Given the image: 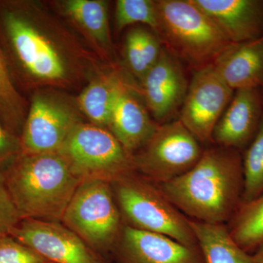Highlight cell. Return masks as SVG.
Listing matches in <instances>:
<instances>
[{
    "label": "cell",
    "mask_w": 263,
    "mask_h": 263,
    "mask_svg": "<svg viewBox=\"0 0 263 263\" xmlns=\"http://www.w3.org/2000/svg\"><path fill=\"white\" fill-rule=\"evenodd\" d=\"M10 235L52 263H106L61 222L22 219Z\"/></svg>",
    "instance_id": "cell-11"
},
{
    "label": "cell",
    "mask_w": 263,
    "mask_h": 263,
    "mask_svg": "<svg viewBox=\"0 0 263 263\" xmlns=\"http://www.w3.org/2000/svg\"><path fill=\"white\" fill-rule=\"evenodd\" d=\"M22 219L8 192L3 170L0 167V237L10 235Z\"/></svg>",
    "instance_id": "cell-27"
},
{
    "label": "cell",
    "mask_w": 263,
    "mask_h": 263,
    "mask_svg": "<svg viewBox=\"0 0 263 263\" xmlns=\"http://www.w3.org/2000/svg\"><path fill=\"white\" fill-rule=\"evenodd\" d=\"M162 49L158 36L146 29H132L126 36V62L129 70L140 81L158 61Z\"/></svg>",
    "instance_id": "cell-23"
},
{
    "label": "cell",
    "mask_w": 263,
    "mask_h": 263,
    "mask_svg": "<svg viewBox=\"0 0 263 263\" xmlns=\"http://www.w3.org/2000/svg\"><path fill=\"white\" fill-rule=\"evenodd\" d=\"M22 152L20 138L10 133L0 119V167L8 163Z\"/></svg>",
    "instance_id": "cell-28"
},
{
    "label": "cell",
    "mask_w": 263,
    "mask_h": 263,
    "mask_svg": "<svg viewBox=\"0 0 263 263\" xmlns=\"http://www.w3.org/2000/svg\"><path fill=\"white\" fill-rule=\"evenodd\" d=\"M234 92L221 80L212 65L195 71L179 120L200 143H212L214 128Z\"/></svg>",
    "instance_id": "cell-10"
},
{
    "label": "cell",
    "mask_w": 263,
    "mask_h": 263,
    "mask_svg": "<svg viewBox=\"0 0 263 263\" xmlns=\"http://www.w3.org/2000/svg\"><path fill=\"white\" fill-rule=\"evenodd\" d=\"M262 116L263 95L260 89L235 91L214 128L212 143L243 153L257 135Z\"/></svg>",
    "instance_id": "cell-14"
},
{
    "label": "cell",
    "mask_w": 263,
    "mask_h": 263,
    "mask_svg": "<svg viewBox=\"0 0 263 263\" xmlns=\"http://www.w3.org/2000/svg\"><path fill=\"white\" fill-rule=\"evenodd\" d=\"M204 148L181 121L159 124L148 141L133 154L135 169L161 184L184 174L197 164Z\"/></svg>",
    "instance_id": "cell-8"
},
{
    "label": "cell",
    "mask_w": 263,
    "mask_h": 263,
    "mask_svg": "<svg viewBox=\"0 0 263 263\" xmlns=\"http://www.w3.org/2000/svg\"><path fill=\"white\" fill-rule=\"evenodd\" d=\"M110 185L124 226L198 247L188 218L170 201L157 183L134 171L114 179Z\"/></svg>",
    "instance_id": "cell-5"
},
{
    "label": "cell",
    "mask_w": 263,
    "mask_h": 263,
    "mask_svg": "<svg viewBox=\"0 0 263 263\" xmlns=\"http://www.w3.org/2000/svg\"><path fill=\"white\" fill-rule=\"evenodd\" d=\"M28 109L15 86L9 63L0 47V119L5 127L19 138Z\"/></svg>",
    "instance_id": "cell-22"
},
{
    "label": "cell",
    "mask_w": 263,
    "mask_h": 263,
    "mask_svg": "<svg viewBox=\"0 0 263 263\" xmlns=\"http://www.w3.org/2000/svg\"><path fill=\"white\" fill-rule=\"evenodd\" d=\"M157 185L189 219L227 224L242 202V154L227 147H209L193 168Z\"/></svg>",
    "instance_id": "cell-2"
},
{
    "label": "cell",
    "mask_w": 263,
    "mask_h": 263,
    "mask_svg": "<svg viewBox=\"0 0 263 263\" xmlns=\"http://www.w3.org/2000/svg\"><path fill=\"white\" fill-rule=\"evenodd\" d=\"M112 254L120 263H204L199 247L124 224Z\"/></svg>",
    "instance_id": "cell-12"
},
{
    "label": "cell",
    "mask_w": 263,
    "mask_h": 263,
    "mask_svg": "<svg viewBox=\"0 0 263 263\" xmlns=\"http://www.w3.org/2000/svg\"><path fill=\"white\" fill-rule=\"evenodd\" d=\"M58 153L76 176L111 182L134 172L133 155L107 128L81 122L67 137Z\"/></svg>",
    "instance_id": "cell-7"
},
{
    "label": "cell",
    "mask_w": 263,
    "mask_h": 263,
    "mask_svg": "<svg viewBox=\"0 0 263 263\" xmlns=\"http://www.w3.org/2000/svg\"><path fill=\"white\" fill-rule=\"evenodd\" d=\"M189 222L195 233L204 263H257L253 254L235 243L226 224H210L190 219Z\"/></svg>",
    "instance_id": "cell-20"
},
{
    "label": "cell",
    "mask_w": 263,
    "mask_h": 263,
    "mask_svg": "<svg viewBox=\"0 0 263 263\" xmlns=\"http://www.w3.org/2000/svg\"><path fill=\"white\" fill-rule=\"evenodd\" d=\"M233 91L263 87V39L233 44L212 64Z\"/></svg>",
    "instance_id": "cell-16"
},
{
    "label": "cell",
    "mask_w": 263,
    "mask_h": 263,
    "mask_svg": "<svg viewBox=\"0 0 263 263\" xmlns=\"http://www.w3.org/2000/svg\"><path fill=\"white\" fill-rule=\"evenodd\" d=\"M0 30L10 57L29 85L76 87L95 77L92 54L41 4L0 5Z\"/></svg>",
    "instance_id": "cell-1"
},
{
    "label": "cell",
    "mask_w": 263,
    "mask_h": 263,
    "mask_svg": "<svg viewBox=\"0 0 263 263\" xmlns=\"http://www.w3.org/2000/svg\"><path fill=\"white\" fill-rule=\"evenodd\" d=\"M243 193L242 202L252 201L263 194V116L253 141L242 153Z\"/></svg>",
    "instance_id": "cell-24"
},
{
    "label": "cell",
    "mask_w": 263,
    "mask_h": 263,
    "mask_svg": "<svg viewBox=\"0 0 263 263\" xmlns=\"http://www.w3.org/2000/svg\"><path fill=\"white\" fill-rule=\"evenodd\" d=\"M158 125L127 85L112 110L108 126L110 133L133 155L148 141Z\"/></svg>",
    "instance_id": "cell-17"
},
{
    "label": "cell",
    "mask_w": 263,
    "mask_h": 263,
    "mask_svg": "<svg viewBox=\"0 0 263 263\" xmlns=\"http://www.w3.org/2000/svg\"><path fill=\"white\" fill-rule=\"evenodd\" d=\"M253 256L257 263H263V245L257 249L253 254Z\"/></svg>",
    "instance_id": "cell-29"
},
{
    "label": "cell",
    "mask_w": 263,
    "mask_h": 263,
    "mask_svg": "<svg viewBox=\"0 0 263 263\" xmlns=\"http://www.w3.org/2000/svg\"><path fill=\"white\" fill-rule=\"evenodd\" d=\"M141 82L147 108L158 122L165 123L182 106L187 82L179 60L165 48Z\"/></svg>",
    "instance_id": "cell-13"
},
{
    "label": "cell",
    "mask_w": 263,
    "mask_h": 263,
    "mask_svg": "<svg viewBox=\"0 0 263 263\" xmlns=\"http://www.w3.org/2000/svg\"><path fill=\"white\" fill-rule=\"evenodd\" d=\"M76 103L48 90L33 95L20 140L22 152H58L81 121Z\"/></svg>",
    "instance_id": "cell-9"
},
{
    "label": "cell",
    "mask_w": 263,
    "mask_h": 263,
    "mask_svg": "<svg viewBox=\"0 0 263 263\" xmlns=\"http://www.w3.org/2000/svg\"><path fill=\"white\" fill-rule=\"evenodd\" d=\"M157 36L165 49L196 70L212 65L233 43L192 0H159Z\"/></svg>",
    "instance_id": "cell-4"
},
{
    "label": "cell",
    "mask_w": 263,
    "mask_h": 263,
    "mask_svg": "<svg viewBox=\"0 0 263 263\" xmlns=\"http://www.w3.org/2000/svg\"><path fill=\"white\" fill-rule=\"evenodd\" d=\"M148 25L157 32L158 26L156 1L119 0L116 3L115 27L121 31L134 24Z\"/></svg>",
    "instance_id": "cell-25"
},
{
    "label": "cell",
    "mask_w": 263,
    "mask_h": 263,
    "mask_svg": "<svg viewBox=\"0 0 263 263\" xmlns=\"http://www.w3.org/2000/svg\"><path fill=\"white\" fill-rule=\"evenodd\" d=\"M127 85L117 72H100L76 98L79 111L91 124L108 129L114 105Z\"/></svg>",
    "instance_id": "cell-19"
},
{
    "label": "cell",
    "mask_w": 263,
    "mask_h": 263,
    "mask_svg": "<svg viewBox=\"0 0 263 263\" xmlns=\"http://www.w3.org/2000/svg\"><path fill=\"white\" fill-rule=\"evenodd\" d=\"M233 44L263 37V0H192Z\"/></svg>",
    "instance_id": "cell-15"
},
{
    "label": "cell",
    "mask_w": 263,
    "mask_h": 263,
    "mask_svg": "<svg viewBox=\"0 0 263 263\" xmlns=\"http://www.w3.org/2000/svg\"><path fill=\"white\" fill-rule=\"evenodd\" d=\"M61 223L102 257L113 253L124 223L110 182L81 181Z\"/></svg>",
    "instance_id": "cell-6"
},
{
    "label": "cell",
    "mask_w": 263,
    "mask_h": 263,
    "mask_svg": "<svg viewBox=\"0 0 263 263\" xmlns=\"http://www.w3.org/2000/svg\"><path fill=\"white\" fill-rule=\"evenodd\" d=\"M1 168L22 219L62 222L81 182L58 152H22Z\"/></svg>",
    "instance_id": "cell-3"
},
{
    "label": "cell",
    "mask_w": 263,
    "mask_h": 263,
    "mask_svg": "<svg viewBox=\"0 0 263 263\" xmlns=\"http://www.w3.org/2000/svg\"><path fill=\"white\" fill-rule=\"evenodd\" d=\"M0 263H52L10 235L0 237Z\"/></svg>",
    "instance_id": "cell-26"
},
{
    "label": "cell",
    "mask_w": 263,
    "mask_h": 263,
    "mask_svg": "<svg viewBox=\"0 0 263 263\" xmlns=\"http://www.w3.org/2000/svg\"><path fill=\"white\" fill-rule=\"evenodd\" d=\"M262 39H263V37H262Z\"/></svg>",
    "instance_id": "cell-30"
},
{
    "label": "cell",
    "mask_w": 263,
    "mask_h": 263,
    "mask_svg": "<svg viewBox=\"0 0 263 263\" xmlns=\"http://www.w3.org/2000/svg\"><path fill=\"white\" fill-rule=\"evenodd\" d=\"M226 226L235 243L253 254L263 245V194L252 201L241 202Z\"/></svg>",
    "instance_id": "cell-21"
},
{
    "label": "cell",
    "mask_w": 263,
    "mask_h": 263,
    "mask_svg": "<svg viewBox=\"0 0 263 263\" xmlns=\"http://www.w3.org/2000/svg\"><path fill=\"white\" fill-rule=\"evenodd\" d=\"M58 5L62 14L80 29L98 53L110 57L112 44L106 1L65 0Z\"/></svg>",
    "instance_id": "cell-18"
}]
</instances>
